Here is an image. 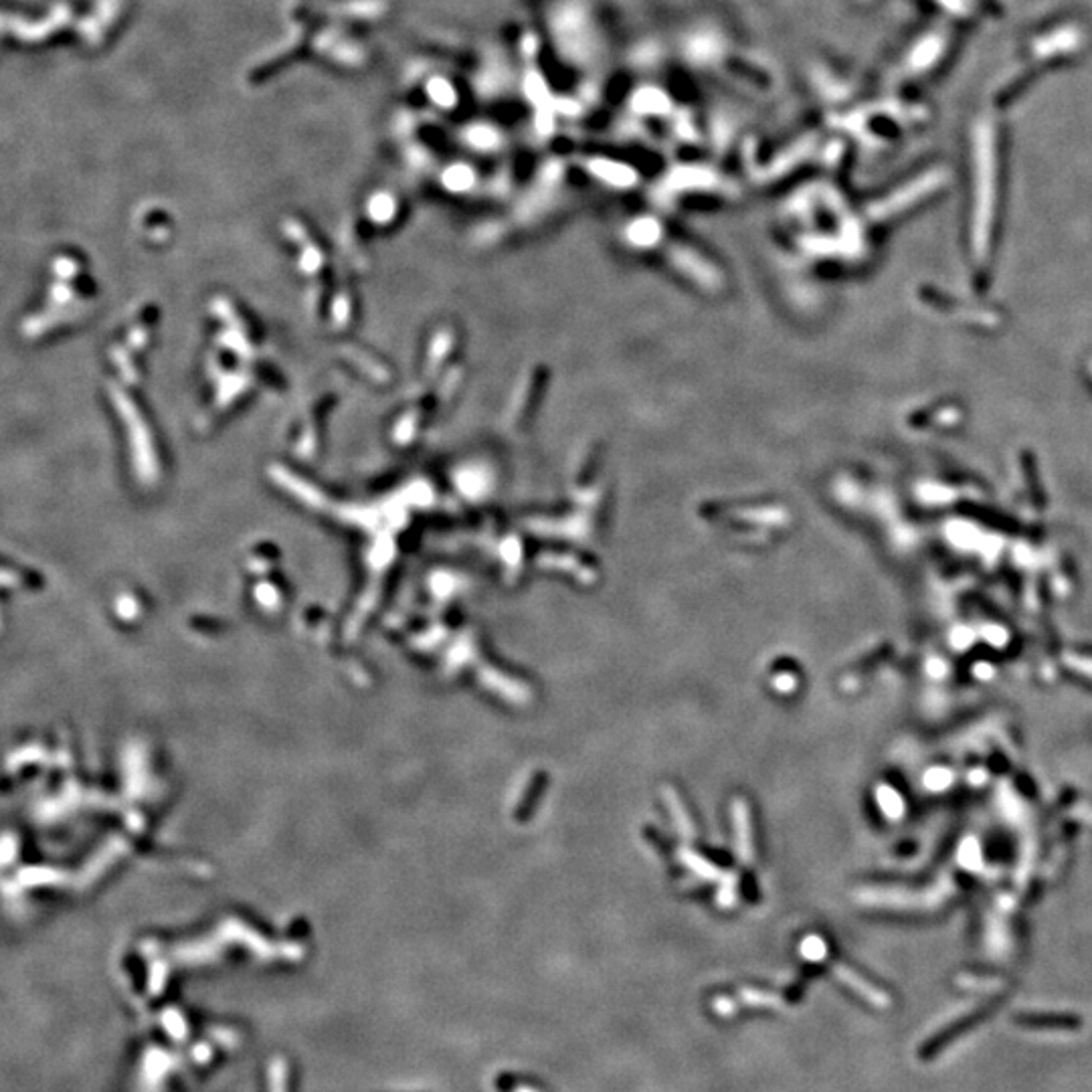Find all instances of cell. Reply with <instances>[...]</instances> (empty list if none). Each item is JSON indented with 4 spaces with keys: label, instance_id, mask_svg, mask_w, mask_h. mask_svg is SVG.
Returning <instances> with one entry per match:
<instances>
[{
    "label": "cell",
    "instance_id": "ba28073f",
    "mask_svg": "<svg viewBox=\"0 0 1092 1092\" xmlns=\"http://www.w3.org/2000/svg\"><path fill=\"white\" fill-rule=\"evenodd\" d=\"M736 901V880L731 872H726L721 880V892H719V903L728 908L733 906Z\"/></svg>",
    "mask_w": 1092,
    "mask_h": 1092
},
{
    "label": "cell",
    "instance_id": "30bf717a",
    "mask_svg": "<svg viewBox=\"0 0 1092 1092\" xmlns=\"http://www.w3.org/2000/svg\"><path fill=\"white\" fill-rule=\"evenodd\" d=\"M795 678L791 674H779L775 680H773V686H775L779 692H791L795 688Z\"/></svg>",
    "mask_w": 1092,
    "mask_h": 1092
},
{
    "label": "cell",
    "instance_id": "7c38bea8",
    "mask_svg": "<svg viewBox=\"0 0 1092 1092\" xmlns=\"http://www.w3.org/2000/svg\"><path fill=\"white\" fill-rule=\"evenodd\" d=\"M516 1092H539V1090L532 1088V1086H520Z\"/></svg>",
    "mask_w": 1092,
    "mask_h": 1092
},
{
    "label": "cell",
    "instance_id": "7a4b0ae2",
    "mask_svg": "<svg viewBox=\"0 0 1092 1092\" xmlns=\"http://www.w3.org/2000/svg\"><path fill=\"white\" fill-rule=\"evenodd\" d=\"M832 973L838 977L841 983H846L848 987L854 989L858 995H862L864 999H868L872 1006H878V1008H886L889 1006V997L886 994L878 992L874 985H870L866 980H862L858 973H854L850 969V967L841 965V963H834L832 965Z\"/></svg>",
    "mask_w": 1092,
    "mask_h": 1092
},
{
    "label": "cell",
    "instance_id": "6da1fadb",
    "mask_svg": "<svg viewBox=\"0 0 1092 1092\" xmlns=\"http://www.w3.org/2000/svg\"><path fill=\"white\" fill-rule=\"evenodd\" d=\"M733 824H734V838H736V854L743 864L753 862V838H750V822H748V807L743 800L733 801Z\"/></svg>",
    "mask_w": 1092,
    "mask_h": 1092
},
{
    "label": "cell",
    "instance_id": "8992f818",
    "mask_svg": "<svg viewBox=\"0 0 1092 1092\" xmlns=\"http://www.w3.org/2000/svg\"><path fill=\"white\" fill-rule=\"evenodd\" d=\"M741 997L747 1001L748 1006H760V1008L783 1006L781 997H777L775 994H769V992H759V989H743Z\"/></svg>",
    "mask_w": 1092,
    "mask_h": 1092
},
{
    "label": "cell",
    "instance_id": "9c48e42d",
    "mask_svg": "<svg viewBox=\"0 0 1092 1092\" xmlns=\"http://www.w3.org/2000/svg\"><path fill=\"white\" fill-rule=\"evenodd\" d=\"M878 800L884 805V810L889 812L890 815L901 813V801L894 798V793L890 789H878Z\"/></svg>",
    "mask_w": 1092,
    "mask_h": 1092
},
{
    "label": "cell",
    "instance_id": "52a82bcc",
    "mask_svg": "<svg viewBox=\"0 0 1092 1092\" xmlns=\"http://www.w3.org/2000/svg\"><path fill=\"white\" fill-rule=\"evenodd\" d=\"M271 1092H288V1066L286 1062L276 1060L271 1064Z\"/></svg>",
    "mask_w": 1092,
    "mask_h": 1092
},
{
    "label": "cell",
    "instance_id": "8fae6325",
    "mask_svg": "<svg viewBox=\"0 0 1092 1092\" xmlns=\"http://www.w3.org/2000/svg\"><path fill=\"white\" fill-rule=\"evenodd\" d=\"M714 1009H716V1014L731 1016L733 1011L736 1009V1004H731V999L721 997V999H716V1001H714Z\"/></svg>",
    "mask_w": 1092,
    "mask_h": 1092
},
{
    "label": "cell",
    "instance_id": "277c9868",
    "mask_svg": "<svg viewBox=\"0 0 1092 1092\" xmlns=\"http://www.w3.org/2000/svg\"><path fill=\"white\" fill-rule=\"evenodd\" d=\"M678 858H680V862L684 864V866H686L688 870H692L694 874L700 876V878H704V880H719V882L722 880V876H724V874H722V872H719V868H716L712 862H708V860L700 858V856L696 854V852H692V850L682 848V850L678 852Z\"/></svg>",
    "mask_w": 1092,
    "mask_h": 1092
},
{
    "label": "cell",
    "instance_id": "5b68a950",
    "mask_svg": "<svg viewBox=\"0 0 1092 1092\" xmlns=\"http://www.w3.org/2000/svg\"><path fill=\"white\" fill-rule=\"evenodd\" d=\"M800 953L807 961H824L826 955H827V945L824 942L822 937H815L810 935L801 941L800 945Z\"/></svg>",
    "mask_w": 1092,
    "mask_h": 1092
},
{
    "label": "cell",
    "instance_id": "3957f363",
    "mask_svg": "<svg viewBox=\"0 0 1092 1092\" xmlns=\"http://www.w3.org/2000/svg\"><path fill=\"white\" fill-rule=\"evenodd\" d=\"M662 798H664V803H666L668 812H670V817L674 819V826L678 829V834L682 838H684V839H694V836H696V829H694L692 819H690L688 812L684 810V803L680 801L678 793L672 787H664L662 789Z\"/></svg>",
    "mask_w": 1092,
    "mask_h": 1092
}]
</instances>
